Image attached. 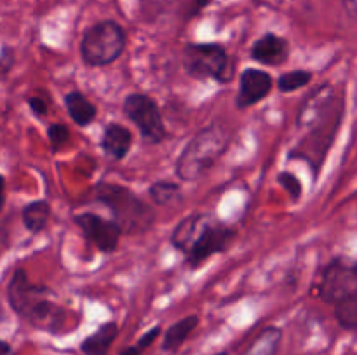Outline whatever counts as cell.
<instances>
[{
  "label": "cell",
  "mask_w": 357,
  "mask_h": 355,
  "mask_svg": "<svg viewBox=\"0 0 357 355\" xmlns=\"http://www.w3.org/2000/svg\"><path fill=\"white\" fill-rule=\"evenodd\" d=\"M23 225L28 232L40 233L47 226L51 218V205L47 200H31L21 211Z\"/></svg>",
  "instance_id": "19"
},
{
  "label": "cell",
  "mask_w": 357,
  "mask_h": 355,
  "mask_svg": "<svg viewBox=\"0 0 357 355\" xmlns=\"http://www.w3.org/2000/svg\"><path fill=\"white\" fill-rule=\"evenodd\" d=\"M183 68L194 79H213L218 84L232 82L236 73V66L230 61L225 47L216 42L187 44L183 51Z\"/></svg>",
  "instance_id": "6"
},
{
  "label": "cell",
  "mask_w": 357,
  "mask_h": 355,
  "mask_svg": "<svg viewBox=\"0 0 357 355\" xmlns=\"http://www.w3.org/2000/svg\"><path fill=\"white\" fill-rule=\"evenodd\" d=\"M65 106L70 118L80 127H87L98 115L96 106L80 90H70L65 94Z\"/></svg>",
  "instance_id": "17"
},
{
  "label": "cell",
  "mask_w": 357,
  "mask_h": 355,
  "mask_svg": "<svg viewBox=\"0 0 357 355\" xmlns=\"http://www.w3.org/2000/svg\"><path fill=\"white\" fill-rule=\"evenodd\" d=\"M149 195L157 205L176 204L181 200V187L174 181H155L150 184Z\"/></svg>",
  "instance_id": "22"
},
{
  "label": "cell",
  "mask_w": 357,
  "mask_h": 355,
  "mask_svg": "<svg viewBox=\"0 0 357 355\" xmlns=\"http://www.w3.org/2000/svg\"><path fill=\"white\" fill-rule=\"evenodd\" d=\"M209 3V0H192V14L199 13L202 7H206Z\"/></svg>",
  "instance_id": "30"
},
{
  "label": "cell",
  "mask_w": 357,
  "mask_h": 355,
  "mask_svg": "<svg viewBox=\"0 0 357 355\" xmlns=\"http://www.w3.org/2000/svg\"><path fill=\"white\" fill-rule=\"evenodd\" d=\"M119 336L117 322H105L80 343V352L84 355H107L115 338Z\"/></svg>",
  "instance_id": "16"
},
{
  "label": "cell",
  "mask_w": 357,
  "mask_h": 355,
  "mask_svg": "<svg viewBox=\"0 0 357 355\" xmlns=\"http://www.w3.org/2000/svg\"><path fill=\"white\" fill-rule=\"evenodd\" d=\"M345 113V101L344 96H335L331 104L328 106V110L324 111L323 117L316 122L314 125H310L305 131V136L302 138V141L291 150L289 153V159H302L309 164V167L312 169L314 178L319 176V171L323 167L324 159L328 155V150L331 148L335 141V136H337L338 129H340L342 118Z\"/></svg>",
  "instance_id": "4"
},
{
  "label": "cell",
  "mask_w": 357,
  "mask_h": 355,
  "mask_svg": "<svg viewBox=\"0 0 357 355\" xmlns=\"http://www.w3.org/2000/svg\"><path fill=\"white\" fill-rule=\"evenodd\" d=\"M52 296L54 294L51 289L33 284L23 268L14 271L7 285V299L10 308L37 329L56 334L65 324L66 312L52 299Z\"/></svg>",
  "instance_id": "1"
},
{
  "label": "cell",
  "mask_w": 357,
  "mask_h": 355,
  "mask_svg": "<svg viewBox=\"0 0 357 355\" xmlns=\"http://www.w3.org/2000/svg\"><path fill=\"white\" fill-rule=\"evenodd\" d=\"M234 239H236V230L227 225H222V223L208 221L197 235L195 242L192 244L190 251L185 254L187 263L192 268H197L199 265L208 261L211 256L229 249L230 242Z\"/></svg>",
  "instance_id": "9"
},
{
  "label": "cell",
  "mask_w": 357,
  "mask_h": 355,
  "mask_svg": "<svg viewBox=\"0 0 357 355\" xmlns=\"http://www.w3.org/2000/svg\"><path fill=\"white\" fill-rule=\"evenodd\" d=\"M13 354V347L7 341L0 340V355H10Z\"/></svg>",
  "instance_id": "31"
},
{
  "label": "cell",
  "mask_w": 357,
  "mask_h": 355,
  "mask_svg": "<svg viewBox=\"0 0 357 355\" xmlns=\"http://www.w3.org/2000/svg\"><path fill=\"white\" fill-rule=\"evenodd\" d=\"M344 3V9L352 19H357V0H342Z\"/></svg>",
  "instance_id": "28"
},
{
  "label": "cell",
  "mask_w": 357,
  "mask_h": 355,
  "mask_svg": "<svg viewBox=\"0 0 357 355\" xmlns=\"http://www.w3.org/2000/svg\"><path fill=\"white\" fill-rule=\"evenodd\" d=\"M289 58V42L275 33H265L251 45V59L265 66L284 65Z\"/></svg>",
  "instance_id": "13"
},
{
  "label": "cell",
  "mask_w": 357,
  "mask_h": 355,
  "mask_svg": "<svg viewBox=\"0 0 357 355\" xmlns=\"http://www.w3.org/2000/svg\"><path fill=\"white\" fill-rule=\"evenodd\" d=\"M208 221V216L204 214L185 216V218L174 226L173 233H171V244H173L178 251L187 254L188 251H190L192 244L195 242V239H197V235L201 233V230L204 228Z\"/></svg>",
  "instance_id": "15"
},
{
  "label": "cell",
  "mask_w": 357,
  "mask_h": 355,
  "mask_svg": "<svg viewBox=\"0 0 357 355\" xmlns=\"http://www.w3.org/2000/svg\"><path fill=\"white\" fill-rule=\"evenodd\" d=\"M352 268H354V274H356V277H357V263L352 265Z\"/></svg>",
  "instance_id": "33"
},
{
  "label": "cell",
  "mask_w": 357,
  "mask_h": 355,
  "mask_svg": "<svg viewBox=\"0 0 357 355\" xmlns=\"http://www.w3.org/2000/svg\"><path fill=\"white\" fill-rule=\"evenodd\" d=\"M199 326V317L197 315H187L183 319H180L178 322H174L173 326H169L164 333V341H162V350L166 352H174L181 347V345L187 341V338L190 336L192 331Z\"/></svg>",
  "instance_id": "18"
},
{
  "label": "cell",
  "mask_w": 357,
  "mask_h": 355,
  "mask_svg": "<svg viewBox=\"0 0 357 355\" xmlns=\"http://www.w3.org/2000/svg\"><path fill=\"white\" fill-rule=\"evenodd\" d=\"M216 355H229V352H220V354H216Z\"/></svg>",
  "instance_id": "34"
},
{
  "label": "cell",
  "mask_w": 357,
  "mask_h": 355,
  "mask_svg": "<svg viewBox=\"0 0 357 355\" xmlns=\"http://www.w3.org/2000/svg\"><path fill=\"white\" fill-rule=\"evenodd\" d=\"M335 96H337V93H335L331 84H321L319 87H316L303 100L302 106L298 110V117H296V125L300 129H303V131H307L310 125H314L323 117L324 111L328 110V106H330Z\"/></svg>",
  "instance_id": "12"
},
{
  "label": "cell",
  "mask_w": 357,
  "mask_h": 355,
  "mask_svg": "<svg viewBox=\"0 0 357 355\" xmlns=\"http://www.w3.org/2000/svg\"><path fill=\"white\" fill-rule=\"evenodd\" d=\"M3 202H6V178L0 174V212L3 209Z\"/></svg>",
  "instance_id": "29"
},
{
  "label": "cell",
  "mask_w": 357,
  "mask_h": 355,
  "mask_svg": "<svg viewBox=\"0 0 357 355\" xmlns=\"http://www.w3.org/2000/svg\"><path fill=\"white\" fill-rule=\"evenodd\" d=\"M47 138L51 143L52 152H58L66 145L70 138V131L65 124H51L47 127Z\"/></svg>",
  "instance_id": "25"
},
{
  "label": "cell",
  "mask_w": 357,
  "mask_h": 355,
  "mask_svg": "<svg viewBox=\"0 0 357 355\" xmlns=\"http://www.w3.org/2000/svg\"><path fill=\"white\" fill-rule=\"evenodd\" d=\"M310 80H312V72H309V70H291V72L279 75L278 89L281 93H295V90L310 84Z\"/></svg>",
  "instance_id": "23"
},
{
  "label": "cell",
  "mask_w": 357,
  "mask_h": 355,
  "mask_svg": "<svg viewBox=\"0 0 357 355\" xmlns=\"http://www.w3.org/2000/svg\"><path fill=\"white\" fill-rule=\"evenodd\" d=\"M132 145V134L128 127L122 124L112 122L105 127L103 138H101V148L110 159L122 160L129 153Z\"/></svg>",
  "instance_id": "14"
},
{
  "label": "cell",
  "mask_w": 357,
  "mask_h": 355,
  "mask_svg": "<svg viewBox=\"0 0 357 355\" xmlns=\"http://www.w3.org/2000/svg\"><path fill=\"white\" fill-rule=\"evenodd\" d=\"M278 181H279V184L284 188L286 194L289 195V198H291L293 202H296L302 198V194H303L302 181H300L295 174L289 173V171H282V173L278 174Z\"/></svg>",
  "instance_id": "24"
},
{
  "label": "cell",
  "mask_w": 357,
  "mask_h": 355,
  "mask_svg": "<svg viewBox=\"0 0 357 355\" xmlns=\"http://www.w3.org/2000/svg\"><path fill=\"white\" fill-rule=\"evenodd\" d=\"M160 331H162L160 329V326H155V327H152V329H149L142 338H139L138 343H136L135 347L143 354V350H146V348H149L150 345H152L153 341L160 336Z\"/></svg>",
  "instance_id": "26"
},
{
  "label": "cell",
  "mask_w": 357,
  "mask_h": 355,
  "mask_svg": "<svg viewBox=\"0 0 357 355\" xmlns=\"http://www.w3.org/2000/svg\"><path fill=\"white\" fill-rule=\"evenodd\" d=\"M282 331L275 326H268L258 334L253 343L246 348L243 355H278Z\"/></svg>",
  "instance_id": "20"
},
{
  "label": "cell",
  "mask_w": 357,
  "mask_h": 355,
  "mask_svg": "<svg viewBox=\"0 0 357 355\" xmlns=\"http://www.w3.org/2000/svg\"><path fill=\"white\" fill-rule=\"evenodd\" d=\"M357 289V277L352 265L345 263L342 258H335L324 267L321 274L317 294L328 305H335L345 296L354 292Z\"/></svg>",
  "instance_id": "8"
},
{
  "label": "cell",
  "mask_w": 357,
  "mask_h": 355,
  "mask_svg": "<svg viewBox=\"0 0 357 355\" xmlns=\"http://www.w3.org/2000/svg\"><path fill=\"white\" fill-rule=\"evenodd\" d=\"M93 197L94 200L107 205L114 221L126 235L145 233L153 225L155 214L152 207L122 184L101 181L93 188Z\"/></svg>",
  "instance_id": "3"
},
{
  "label": "cell",
  "mask_w": 357,
  "mask_h": 355,
  "mask_svg": "<svg viewBox=\"0 0 357 355\" xmlns=\"http://www.w3.org/2000/svg\"><path fill=\"white\" fill-rule=\"evenodd\" d=\"M335 319L344 329L357 331V289L335 303Z\"/></svg>",
  "instance_id": "21"
},
{
  "label": "cell",
  "mask_w": 357,
  "mask_h": 355,
  "mask_svg": "<svg viewBox=\"0 0 357 355\" xmlns=\"http://www.w3.org/2000/svg\"><path fill=\"white\" fill-rule=\"evenodd\" d=\"M126 117L138 127L143 141L150 145H159L166 138V125L162 113L155 100L143 93H131L124 97L122 103Z\"/></svg>",
  "instance_id": "7"
},
{
  "label": "cell",
  "mask_w": 357,
  "mask_h": 355,
  "mask_svg": "<svg viewBox=\"0 0 357 355\" xmlns=\"http://www.w3.org/2000/svg\"><path fill=\"white\" fill-rule=\"evenodd\" d=\"M73 221L98 251L114 253L117 249L122 232L114 219H105L94 212H80L73 218Z\"/></svg>",
  "instance_id": "10"
},
{
  "label": "cell",
  "mask_w": 357,
  "mask_h": 355,
  "mask_svg": "<svg viewBox=\"0 0 357 355\" xmlns=\"http://www.w3.org/2000/svg\"><path fill=\"white\" fill-rule=\"evenodd\" d=\"M232 138L234 131L222 122H213L211 125L199 131L178 157L174 166L176 176L181 181L199 180L229 150Z\"/></svg>",
  "instance_id": "2"
},
{
  "label": "cell",
  "mask_w": 357,
  "mask_h": 355,
  "mask_svg": "<svg viewBox=\"0 0 357 355\" xmlns=\"http://www.w3.org/2000/svg\"><path fill=\"white\" fill-rule=\"evenodd\" d=\"M274 79L268 72L260 68H246L239 77V93L236 96V106L239 110L255 106L271 94Z\"/></svg>",
  "instance_id": "11"
},
{
  "label": "cell",
  "mask_w": 357,
  "mask_h": 355,
  "mask_svg": "<svg viewBox=\"0 0 357 355\" xmlns=\"http://www.w3.org/2000/svg\"><path fill=\"white\" fill-rule=\"evenodd\" d=\"M119 355H142V352H139L135 345H131V347H126L124 350H121Z\"/></svg>",
  "instance_id": "32"
},
{
  "label": "cell",
  "mask_w": 357,
  "mask_h": 355,
  "mask_svg": "<svg viewBox=\"0 0 357 355\" xmlns=\"http://www.w3.org/2000/svg\"><path fill=\"white\" fill-rule=\"evenodd\" d=\"M126 30L115 21L107 19L87 28L80 40V58L87 66H107L117 61L126 49Z\"/></svg>",
  "instance_id": "5"
},
{
  "label": "cell",
  "mask_w": 357,
  "mask_h": 355,
  "mask_svg": "<svg viewBox=\"0 0 357 355\" xmlns=\"http://www.w3.org/2000/svg\"><path fill=\"white\" fill-rule=\"evenodd\" d=\"M28 106L31 108V111H33L37 117H45L47 115V103L44 101V97L40 96H31L28 97Z\"/></svg>",
  "instance_id": "27"
}]
</instances>
